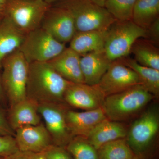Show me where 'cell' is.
<instances>
[{"label": "cell", "instance_id": "cell-1", "mask_svg": "<svg viewBox=\"0 0 159 159\" xmlns=\"http://www.w3.org/2000/svg\"><path fill=\"white\" fill-rule=\"evenodd\" d=\"M72 83L63 78L48 62L30 63L27 97L39 103H65V93Z\"/></svg>", "mask_w": 159, "mask_h": 159}, {"label": "cell", "instance_id": "cell-2", "mask_svg": "<svg viewBox=\"0 0 159 159\" xmlns=\"http://www.w3.org/2000/svg\"><path fill=\"white\" fill-rule=\"evenodd\" d=\"M159 129V108L153 105L134 122L125 138L137 156L141 159H157L154 142Z\"/></svg>", "mask_w": 159, "mask_h": 159}, {"label": "cell", "instance_id": "cell-3", "mask_svg": "<svg viewBox=\"0 0 159 159\" xmlns=\"http://www.w3.org/2000/svg\"><path fill=\"white\" fill-rule=\"evenodd\" d=\"M154 97L139 84L122 92L107 96L102 108L107 119L121 122L139 113Z\"/></svg>", "mask_w": 159, "mask_h": 159}, {"label": "cell", "instance_id": "cell-4", "mask_svg": "<svg viewBox=\"0 0 159 159\" xmlns=\"http://www.w3.org/2000/svg\"><path fill=\"white\" fill-rule=\"evenodd\" d=\"M52 5L70 12L77 31L107 30L116 21L104 7L91 0H58Z\"/></svg>", "mask_w": 159, "mask_h": 159}, {"label": "cell", "instance_id": "cell-5", "mask_svg": "<svg viewBox=\"0 0 159 159\" xmlns=\"http://www.w3.org/2000/svg\"><path fill=\"white\" fill-rule=\"evenodd\" d=\"M29 64L19 49L3 59L2 86L10 106L27 98Z\"/></svg>", "mask_w": 159, "mask_h": 159}, {"label": "cell", "instance_id": "cell-6", "mask_svg": "<svg viewBox=\"0 0 159 159\" xmlns=\"http://www.w3.org/2000/svg\"><path fill=\"white\" fill-rule=\"evenodd\" d=\"M146 29L132 20L115 22L109 27L106 37L104 50L111 61L128 57L137 39L146 38Z\"/></svg>", "mask_w": 159, "mask_h": 159}, {"label": "cell", "instance_id": "cell-7", "mask_svg": "<svg viewBox=\"0 0 159 159\" xmlns=\"http://www.w3.org/2000/svg\"><path fill=\"white\" fill-rule=\"evenodd\" d=\"M51 6L45 0H9L5 16L26 34L40 27Z\"/></svg>", "mask_w": 159, "mask_h": 159}, {"label": "cell", "instance_id": "cell-8", "mask_svg": "<svg viewBox=\"0 0 159 159\" xmlns=\"http://www.w3.org/2000/svg\"><path fill=\"white\" fill-rule=\"evenodd\" d=\"M66 48L41 27L25 34L19 50L29 63L46 62L57 56Z\"/></svg>", "mask_w": 159, "mask_h": 159}, {"label": "cell", "instance_id": "cell-9", "mask_svg": "<svg viewBox=\"0 0 159 159\" xmlns=\"http://www.w3.org/2000/svg\"><path fill=\"white\" fill-rule=\"evenodd\" d=\"M67 110L65 103L42 102L38 105L39 113L44 119L53 145L64 147L74 138L66 122Z\"/></svg>", "mask_w": 159, "mask_h": 159}, {"label": "cell", "instance_id": "cell-10", "mask_svg": "<svg viewBox=\"0 0 159 159\" xmlns=\"http://www.w3.org/2000/svg\"><path fill=\"white\" fill-rule=\"evenodd\" d=\"M138 75L119 59L112 61L97 84L105 97L139 84Z\"/></svg>", "mask_w": 159, "mask_h": 159}, {"label": "cell", "instance_id": "cell-11", "mask_svg": "<svg viewBox=\"0 0 159 159\" xmlns=\"http://www.w3.org/2000/svg\"><path fill=\"white\" fill-rule=\"evenodd\" d=\"M40 27L59 42H70L76 32L74 19L66 9L51 5Z\"/></svg>", "mask_w": 159, "mask_h": 159}, {"label": "cell", "instance_id": "cell-12", "mask_svg": "<svg viewBox=\"0 0 159 159\" xmlns=\"http://www.w3.org/2000/svg\"><path fill=\"white\" fill-rule=\"evenodd\" d=\"M105 97L97 85L72 83L65 93L64 100L75 108L89 111L102 107Z\"/></svg>", "mask_w": 159, "mask_h": 159}, {"label": "cell", "instance_id": "cell-13", "mask_svg": "<svg viewBox=\"0 0 159 159\" xmlns=\"http://www.w3.org/2000/svg\"><path fill=\"white\" fill-rule=\"evenodd\" d=\"M14 139L19 150L39 153L53 144L44 124L29 125L15 131Z\"/></svg>", "mask_w": 159, "mask_h": 159}, {"label": "cell", "instance_id": "cell-14", "mask_svg": "<svg viewBox=\"0 0 159 159\" xmlns=\"http://www.w3.org/2000/svg\"><path fill=\"white\" fill-rule=\"evenodd\" d=\"M66 119L69 130L73 137L86 138L96 125L107 118L101 107L82 112L67 109Z\"/></svg>", "mask_w": 159, "mask_h": 159}, {"label": "cell", "instance_id": "cell-15", "mask_svg": "<svg viewBox=\"0 0 159 159\" xmlns=\"http://www.w3.org/2000/svg\"><path fill=\"white\" fill-rule=\"evenodd\" d=\"M80 57L69 47L48 62L66 80L74 84H85L80 67Z\"/></svg>", "mask_w": 159, "mask_h": 159}, {"label": "cell", "instance_id": "cell-16", "mask_svg": "<svg viewBox=\"0 0 159 159\" xmlns=\"http://www.w3.org/2000/svg\"><path fill=\"white\" fill-rule=\"evenodd\" d=\"M38 105L34 99L27 97L10 106L7 120L14 132L22 127L38 125L41 122Z\"/></svg>", "mask_w": 159, "mask_h": 159}, {"label": "cell", "instance_id": "cell-17", "mask_svg": "<svg viewBox=\"0 0 159 159\" xmlns=\"http://www.w3.org/2000/svg\"><path fill=\"white\" fill-rule=\"evenodd\" d=\"M112 62L107 56L104 50L90 52L81 56L80 67L85 84L97 85Z\"/></svg>", "mask_w": 159, "mask_h": 159}, {"label": "cell", "instance_id": "cell-18", "mask_svg": "<svg viewBox=\"0 0 159 159\" xmlns=\"http://www.w3.org/2000/svg\"><path fill=\"white\" fill-rule=\"evenodd\" d=\"M127 132L121 122L107 119L96 125L85 139L97 150L107 142L126 138Z\"/></svg>", "mask_w": 159, "mask_h": 159}, {"label": "cell", "instance_id": "cell-19", "mask_svg": "<svg viewBox=\"0 0 159 159\" xmlns=\"http://www.w3.org/2000/svg\"><path fill=\"white\" fill-rule=\"evenodd\" d=\"M25 36L9 18L0 19V68L3 59L20 48Z\"/></svg>", "mask_w": 159, "mask_h": 159}, {"label": "cell", "instance_id": "cell-20", "mask_svg": "<svg viewBox=\"0 0 159 159\" xmlns=\"http://www.w3.org/2000/svg\"><path fill=\"white\" fill-rule=\"evenodd\" d=\"M107 30L76 31L70 41V48L81 56L103 51Z\"/></svg>", "mask_w": 159, "mask_h": 159}, {"label": "cell", "instance_id": "cell-21", "mask_svg": "<svg viewBox=\"0 0 159 159\" xmlns=\"http://www.w3.org/2000/svg\"><path fill=\"white\" fill-rule=\"evenodd\" d=\"M122 63L135 72L139 84L152 94L159 96V70L139 64L133 58L126 57L119 59Z\"/></svg>", "mask_w": 159, "mask_h": 159}, {"label": "cell", "instance_id": "cell-22", "mask_svg": "<svg viewBox=\"0 0 159 159\" xmlns=\"http://www.w3.org/2000/svg\"><path fill=\"white\" fill-rule=\"evenodd\" d=\"M157 47L148 40L140 38L134 43L130 53L139 64L159 70V50Z\"/></svg>", "mask_w": 159, "mask_h": 159}, {"label": "cell", "instance_id": "cell-23", "mask_svg": "<svg viewBox=\"0 0 159 159\" xmlns=\"http://www.w3.org/2000/svg\"><path fill=\"white\" fill-rule=\"evenodd\" d=\"M159 0H136L132 20L146 29L159 18Z\"/></svg>", "mask_w": 159, "mask_h": 159}, {"label": "cell", "instance_id": "cell-24", "mask_svg": "<svg viewBox=\"0 0 159 159\" xmlns=\"http://www.w3.org/2000/svg\"><path fill=\"white\" fill-rule=\"evenodd\" d=\"M97 151L100 159H132L136 156L125 138L107 142L99 147Z\"/></svg>", "mask_w": 159, "mask_h": 159}, {"label": "cell", "instance_id": "cell-25", "mask_svg": "<svg viewBox=\"0 0 159 159\" xmlns=\"http://www.w3.org/2000/svg\"><path fill=\"white\" fill-rule=\"evenodd\" d=\"M136 0H107L104 7L116 21L132 20Z\"/></svg>", "mask_w": 159, "mask_h": 159}, {"label": "cell", "instance_id": "cell-26", "mask_svg": "<svg viewBox=\"0 0 159 159\" xmlns=\"http://www.w3.org/2000/svg\"><path fill=\"white\" fill-rule=\"evenodd\" d=\"M66 148L74 159H100L97 149L84 137H74Z\"/></svg>", "mask_w": 159, "mask_h": 159}, {"label": "cell", "instance_id": "cell-27", "mask_svg": "<svg viewBox=\"0 0 159 159\" xmlns=\"http://www.w3.org/2000/svg\"><path fill=\"white\" fill-rule=\"evenodd\" d=\"M38 153L42 159H74L66 147L53 144Z\"/></svg>", "mask_w": 159, "mask_h": 159}, {"label": "cell", "instance_id": "cell-28", "mask_svg": "<svg viewBox=\"0 0 159 159\" xmlns=\"http://www.w3.org/2000/svg\"><path fill=\"white\" fill-rule=\"evenodd\" d=\"M18 151L14 137L0 135V157L9 156Z\"/></svg>", "mask_w": 159, "mask_h": 159}, {"label": "cell", "instance_id": "cell-29", "mask_svg": "<svg viewBox=\"0 0 159 159\" xmlns=\"http://www.w3.org/2000/svg\"><path fill=\"white\" fill-rule=\"evenodd\" d=\"M146 38L148 40L156 46L159 45V18L155 20L146 29Z\"/></svg>", "mask_w": 159, "mask_h": 159}, {"label": "cell", "instance_id": "cell-30", "mask_svg": "<svg viewBox=\"0 0 159 159\" xmlns=\"http://www.w3.org/2000/svg\"><path fill=\"white\" fill-rule=\"evenodd\" d=\"M5 157V159H42L38 153L19 150Z\"/></svg>", "mask_w": 159, "mask_h": 159}, {"label": "cell", "instance_id": "cell-31", "mask_svg": "<svg viewBox=\"0 0 159 159\" xmlns=\"http://www.w3.org/2000/svg\"><path fill=\"white\" fill-rule=\"evenodd\" d=\"M0 135L14 137L15 132L9 125L8 120L0 111Z\"/></svg>", "mask_w": 159, "mask_h": 159}, {"label": "cell", "instance_id": "cell-32", "mask_svg": "<svg viewBox=\"0 0 159 159\" xmlns=\"http://www.w3.org/2000/svg\"><path fill=\"white\" fill-rule=\"evenodd\" d=\"M9 0H0V19L5 16L6 6Z\"/></svg>", "mask_w": 159, "mask_h": 159}, {"label": "cell", "instance_id": "cell-33", "mask_svg": "<svg viewBox=\"0 0 159 159\" xmlns=\"http://www.w3.org/2000/svg\"><path fill=\"white\" fill-rule=\"evenodd\" d=\"M91 1L98 6L104 7V4L107 0H91Z\"/></svg>", "mask_w": 159, "mask_h": 159}, {"label": "cell", "instance_id": "cell-34", "mask_svg": "<svg viewBox=\"0 0 159 159\" xmlns=\"http://www.w3.org/2000/svg\"><path fill=\"white\" fill-rule=\"evenodd\" d=\"M58 0H45V1L48 3V4H50V5H52L54 3L57 2Z\"/></svg>", "mask_w": 159, "mask_h": 159}, {"label": "cell", "instance_id": "cell-35", "mask_svg": "<svg viewBox=\"0 0 159 159\" xmlns=\"http://www.w3.org/2000/svg\"><path fill=\"white\" fill-rule=\"evenodd\" d=\"M2 86L1 85V83H0V99H1V97L2 96Z\"/></svg>", "mask_w": 159, "mask_h": 159}, {"label": "cell", "instance_id": "cell-36", "mask_svg": "<svg viewBox=\"0 0 159 159\" xmlns=\"http://www.w3.org/2000/svg\"><path fill=\"white\" fill-rule=\"evenodd\" d=\"M132 159H141L140 158H139V157H138V156H136L135 157H134V158H133Z\"/></svg>", "mask_w": 159, "mask_h": 159}, {"label": "cell", "instance_id": "cell-37", "mask_svg": "<svg viewBox=\"0 0 159 159\" xmlns=\"http://www.w3.org/2000/svg\"><path fill=\"white\" fill-rule=\"evenodd\" d=\"M0 159H5V157H0Z\"/></svg>", "mask_w": 159, "mask_h": 159}]
</instances>
